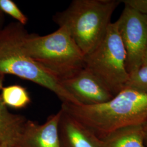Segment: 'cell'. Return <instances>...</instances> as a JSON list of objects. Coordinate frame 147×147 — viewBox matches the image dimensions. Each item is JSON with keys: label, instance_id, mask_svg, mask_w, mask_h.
<instances>
[{"label": "cell", "instance_id": "9a60e30c", "mask_svg": "<svg viewBox=\"0 0 147 147\" xmlns=\"http://www.w3.org/2000/svg\"><path fill=\"white\" fill-rule=\"evenodd\" d=\"M121 1L124 5L147 16V0H121Z\"/></svg>", "mask_w": 147, "mask_h": 147}, {"label": "cell", "instance_id": "4fadbf2b", "mask_svg": "<svg viewBox=\"0 0 147 147\" xmlns=\"http://www.w3.org/2000/svg\"><path fill=\"white\" fill-rule=\"evenodd\" d=\"M125 87L147 93V66H142L130 75Z\"/></svg>", "mask_w": 147, "mask_h": 147}, {"label": "cell", "instance_id": "5bb4252c", "mask_svg": "<svg viewBox=\"0 0 147 147\" xmlns=\"http://www.w3.org/2000/svg\"><path fill=\"white\" fill-rule=\"evenodd\" d=\"M0 9L4 14L11 16L16 22L24 26L28 22V18L11 0H0Z\"/></svg>", "mask_w": 147, "mask_h": 147}, {"label": "cell", "instance_id": "277c9868", "mask_svg": "<svg viewBox=\"0 0 147 147\" xmlns=\"http://www.w3.org/2000/svg\"><path fill=\"white\" fill-rule=\"evenodd\" d=\"M23 44L28 56L59 81L84 68L85 56L65 27L45 36L27 33Z\"/></svg>", "mask_w": 147, "mask_h": 147}, {"label": "cell", "instance_id": "2e32d148", "mask_svg": "<svg viewBox=\"0 0 147 147\" xmlns=\"http://www.w3.org/2000/svg\"><path fill=\"white\" fill-rule=\"evenodd\" d=\"M143 129V135H144V142L145 147H147V121L142 124Z\"/></svg>", "mask_w": 147, "mask_h": 147}, {"label": "cell", "instance_id": "3957f363", "mask_svg": "<svg viewBox=\"0 0 147 147\" xmlns=\"http://www.w3.org/2000/svg\"><path fill=\"white\" fill-rule=\"evenodd\" d=\"M28 32L25 26L11 22L0 30V74L12 75L49 89L62 103L78 105L63 88L59 81L35 62L24 47V39Z\"/></svg>", "mask_w": 147, "mask_h": 147}, {"label": "cell", "instance_id": "6da1fadb", "mask_svg": "<svg viewBox=\"0 0 147 147\" xmlns=\"http://www.w3.org/2000/svg\"><path fill=\"white\" fill-rule=\"evenodd\" d=\"M61 110L86 126L99 138L117 129L147 121V93L129 87L98 105L62 103Z\"/></svg>", "mask_w": 147, "mask_h": 147}, {"label": "cell", "instance_id": "30bf717a", "mask_svg": "<svg viewBox=\"0 0 147 147\" xmlns=\"http://www.w3.org/2000/svg\"><path fill=\"white\" fill-rule=\"evenodd\" d=\"M27 120L10 112L0 95V146H18Z\"/></svg>", "mask_w": 147, "mask_h": 147}, {"label": "cell", "instance_id": "7c38bea8", "mask_svg": "<svg viewBox=\"0 0 147 147\" xmlns=\"http://www.w3.org/2000/svg\"><path fill=\"white\" fill-rule=\"evenodd\" d=\"M1 96L5 106L14 109H21L31 103V99L27 89L19 84L3 87Z\"/></svg>", "mask_w": 147, "mask_h": 147}, {"label": "cell", "instance_id": "d6986e66", "mask_svg": "<svg viewBox=\"0 0 147 147\" xmlns=\"http://www.w3.org/2000/svg\"><path fill=\"white\" fill-rule=\"evenodd\" d=\"M5 77V75L2 74H0V91L1 90L2 87H3V85Z\"/></svg>", "mask_w": 147, "mask_h": 147}, {"label": "cell", "instance_id": "9c48e42d", "mask_svg": "<svg viewBox=\"0 0 147 147\" xmlns=\"http://www.w3.org/2000/svg\"><path fill=\"white\" fill-rule=\"evenodd\" d=\"M61 111L58 127L61 147H102L101 140L93 132Z\"/></svg>", "mask_w": 147, "mask_h": 147}, {"label": "cell", "instance_id": "52a82bcc", "mask_svg": "<svg viewBox=\"0 0 147 147\" xmlns=\"http://www.w3.org/2000/svg\"><path fill=\"white\" fill-rule=\"evenodd\" d=\"M59 82L78 105L100 104L115 96L93 74L85 68L73 76Z\"/></svg>", "mask_w": 147, "mask_h": 147}, {"label": "cell", "instance_id": "5b68a950", "mask_svg": "<svg viewBox=\"0 0 147 147\" xmlns=\"http://www.w3.org/2000/svg\"><path fill=\"white\" fill-rule=\"evenodd\" d=\"M126 54L116 22L111 23L100 44L85 56L84 68L115 96L124 89L129 79Z\"/></svg>", "mask_w": 147, "mask_h": 147}, {"label": "cell", "instance_id": "ac0fdd59", "mask_svg": "<svg viewBox=\"0 0 147 147\" xmlns=\"http://www.w3.org/2000/svg\"><path fill=\"white\" fill-rule=\"evenodd\" d=\"M4 13L0 9V30L3 28V24L4 22Z\"/></svg>", "mask_w": 147, "mask_h": 147}, {"label": "cell", "instance_id": "8992f818", "mask_svg": "<svg viewBox=\"0 0 147 147\" xmlns=\"http://www.w3.org/2000/svg\"><path fill=\"white\" fill-rule=\"evenodd\" d=\"M116 22L125 49L126 70L130 76L142 66L147 44V16L125 5Z\"/></svg>", "mask_w": 147, "mask_h": 147}, {"label": "cell", "instance_id": "8fae6325", "mask_svg": "<svg viewBox=\"0 0 147 147\" xmlns=\"http://www.w3.org/2000/svg\"><path fill=\"white\" fill-rule=\"evenodd\" d=\"M100 140L102 147H145L142 124L117 129Z\"/></svg>", "mask_w": 147, "mask_h": 147}, {"label": "cell", "instance_id": "ba28073f", "mask_svg": "<svg viewBox=\"0 0 147 147\" xmlns=\"http://www.w3.org/2000/svg\"><path fill=\"white\" fill-rule=\"evenodd\" d=\"M62 111L49 116L42 124L27 120L19 144L20 147H61L59 123Z\"/></svg>", "mask_w": 147, "mask_h": 147}, {"label": "cell", "instance_id": "e0dca14e", "mask_svg": "<svg viewBox=\"0 0 147 147\" xmlns=\"http://www.w3.org/2000/svg\"><path fill=\"white\" fill-rule=\"evenodd\" d=\"M142 66H147V44L143 55Z\"/></svg>", "mask_w": 147, "mask_h": 147}, {"label": "cell", "instance_id": "7a4b0ae2", "mask_svg": "<svg viewBox=\"0 0 147 147\" xmlns=\"http://www.w3.org/2000/svg\"><path fill=\"white\" fill-rule=\"evenodd\" d=\"M121 3V0H73L67 8L53 16V21L68 30L86 56L102 40Z\"/></svg>", "mask_w": 147, "mask_h": 147}]
</instances>
